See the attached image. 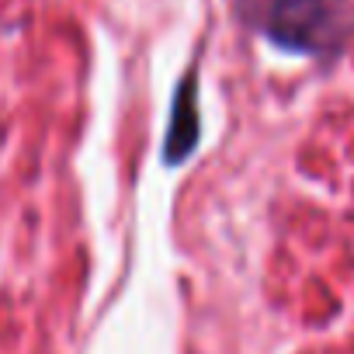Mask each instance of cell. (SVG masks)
<instances>
[{"mask_svg": "<svg viewBox=\"0 0 354 354\" xmlns=\"http://www.w3.org/2000/svg\"><path fill=\"white\" fill-rule=\"evenodd\" d=\"M240 18L268 42L302 56H337L354 35V0H236Z\"/></svg>", "mask_w": 354, "mask_h": 354, "instance_id": "1", "label": "cell"}, {"mask_svg": "<svg viewBox=\"0 0 354 354\" xmlns=\"http://www.w3.org/2000/svg\"><path fill=\"white\" fill-rule=\"evenodd\" d=\"M202 118H198V70H188L174 91L170 104V125H167V142H163V163L177 167L192 156L198 146Z\"/></svg>", "mask_w": 354, "mask_h": 354, "instance_id": "2", "label": "cell"}]
</instances>
